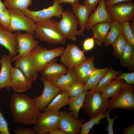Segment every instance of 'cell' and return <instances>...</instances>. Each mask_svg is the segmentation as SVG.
<instances>
[{
	"label": "cell",
	"instance_id": "cell-17",
	"mask_svg": "<svg viewBox=\"0 0 134 134\" xmlns=\"http://www.w3.org/2000/svg\"><path fill=\"white\" fill-rule=\"evenodd\" d=\"M68 69L64 65L58 63L55 59L47 64L41 72L42 76L53 84L62 76L66 73Z\"/></svg>",
	"mask_w": 134,
	"mask_h": 134
},
{
	"label": "cell",
	"instance_id": "cell-34",
	"mask_svg": "<svg viewBox=\"0 0 134 134\" xmlns=\"http://www.w3.org/2000/svg\"><path fill=\"white\" fill-rule=\"evenodd\" d=\"M120 27L122 34L128 42L134 46V32L130 27L129 21L121 23Z\"/></svg>",
	"mask_w": 134,
	"mask_h": 134
},
{
	"label": "cell",
	"instance_id": "cell-37",
	"mask_svg": "<svg viewBox=\"0 0 134 134\" xmlns=\"http://www.w3.org/2000/svg\"><path fill=\"white\" fill-rule=\"evenodd\" d=\"M110 110L108 109L104 113V114L108 122V126L107 129V133L108 134H113V125L117 116V115H115L113 118H110Z\"/></svg>",
	"mask_w": 134,
	"mask_h": 134
},
{
	"label": "cell",
	"instance_id": "cell-42",
	"mask_svg": "<svg viewBox=\"0 0 134 134\" xmlns=\"http://www.w3.org/2000/svg\"><path fill=\"white\" fill-rule=\"evenodd\" d=\"M13 131L15 134H37L34 129L31 128H23L17 127L14 129Z\"/></svg>",
	"mask_w": 134,
	"mask_h": 134
},
{
	"label": "cell",
	"instance_id": "cell-14",
	"mask_svg": "<svg viewBox=\"0 0 134 134\" xmlns=\"http://www.w3.org/2000/svg\"><path fill=\"white\" fill-rule=\"evenodd\" d=\"M15 34L18 41L17 54L12 58V62H15L21 56L30 54L32 50L39 43L38 42L34 39V36L30 33H24L17 32Z\"/></svg>",
	"mask_w": 134,
	"mask_h": 134
},
{
	"label": "cell",
	"instance_id": "cell-44",
	"mask_svg": "<svg viewBox=\"0 0 134 134\" xmlns=\"http://www.w3.org/2000/svg\"><path fill=\"white\" fill-rule=\"evenodd\" d=\"M133 0H106L105 2L106 7L112 6L115 4L126 1Z\"/></svg>",
	"mask_w": 134,
	"mask_h": 134
},
{
	"label": "cell",
	"instance_id": "cell-48",
	"mask_svg": "<svg viewBox=\"0 0 134 134\" xmlns=\"http://www.w3.org/2000/svg\"><path fill=\"white\" fill-rule=\"evenodd\" d=\"M6 9L4 3L1 0H0V12L4 11Z\"/></svg>",
	"mask_w": 134,
	"mask_h": 134
},
{
	"label": "cell",
	"instance_id": "cell-40",
	"mask_svg": "<svg viewBox=\"0 0 134 134\" xmlns=\"http://www.w3.org/2000/svg\"><path fill=\"white\" fill-rule=\"evenodd\" d=\"M118 76L126 81V83L133 85L134 84V72L120 73Z\"/></svg>",
	"mask_w": 134,
	"mask_h": 134
},
{
	"label": "cell",
	"instance_id": "cell-13",
	"mask_svg": "<svg viewBox=\"0 0 134 134\" xmlns=\"http://www.w3.org/2000/svg\"><path fill=\"white\" fill-rule=\"evenodd\" d=\"M59 128L66 134H80L82 118L75 117L69 112L65 110L59 111Z\"/></svg>",
	"mask_w": 134,
	"mask_h": 134
},
{
	"label": "cell",
	"instance_id": "cell-30",
	"mask_svg": "<svg viewBox=\"0 0 134 134\" xmlns=\"http://www.w3.org/2000/svg\"><path fill=\"white\" fill-rule=\"evenodd\" d=\"M121 73L120 70L116 71L112 67L109 68L93 91L98 92H101L114 78Z\"/></svg>",
	"mask_w": 134,
	"mask_h": 134
},
{
	"label": "cell",
	"instance_id": "cell-9",
	"mask_svg": "<svg viewBox=\"0 0 134 134\" xmlns=\"http://www.w3.org/2000/svg\"><path fill=\"white\" fill-rule=\"evenodd\" d=\"M40 113L34 129L37 134H47L51 130L59 128V113L45 111Z\"/></svg>",
	"mask_w": 134,
	"mask_h": 134
},
{
	"label": "cell",
	"instance_id": "cell-6",
	"mask_svg": "<svg viewBox=\"0 0 134 134\" xmlns=\"http://www.w3.org/2000/svg\"><path fill=\"white\" fill-rule=\"evenodd\" d=\"M11 19L9 29L11 31H23L34 35L36 27L35 22L19 9H7Z\"/></svg>",
	"mask_w": 134,
	"mask_h": 134
},
{
	"label": "cell",
	"instance_id": "cell-25",
	"mask_svg": "<svg viewBox=\"0 0 134 134\" xmlns=\"http://www.w3.org/2000/svg\"><path fill=\"white\" fill-rule=\"evenodd\" d=\"M69 97L67 90L63 91L61 94H58L53 99L43 111L59 112L61 108L68 104Z\"/></svg>",
	"mask_w": 134,
	"mask_h": 134
},
{
	"label": "cell",
	"instance_id": "cell-33",
	"mask_svg": "<svg viewBox=\"0 0 134 134\" xmlns=\"http://www.w3.org/2000/svg\"><path fill=\"white\" fill-rule=\"evenodd\" d=\"M105 117L103 113L100 114L97 116L91 118L89 121L82 124L80 130V134H88L91 130L95 125L100 123V121Z\"/></svg>",
	"mask_w": 134,
	"mask_h": 134
},
{
	"label": "cell",
	"instance_id": "cell-11",
	"mask_svg": "<svg viewBox=\"0 0 134 134\" xmlns=\"http://www.w3.org/2000/svg\"><path fill=\"white\" fill-rule=\"evenodd\" d=\"M63 11L62 6L54 1L52 5L47 8L36 11L28 9L24 13L26 16L37 23L51 19L53 17H60Z\"/></svg>",
	"mask_w": 134,
	"mask_h": 134
},
{
	"label": "cell",
	"instance_id": "cell-2",
	"mask_svg": "<svg viewBox=\"0 0 134 134\" xmlns=\"http://www.w3.org/2000/svg\"><path fill=\"white\" fill-rule=\"evenodd\" d=\"M58 22L50 19L37 22L34 34L39 40L48 43L63 44L66 39L61 33L58 26Z\"/></svg>",
	"mask_w": 134,
	"mask_h": 134
},
{
	"label": "cell",
	"instance_id": "cell-47",
	"mask_svg": "<svg viewBox=\"0 0 134 134\" xmlns=\"http://www.w3.org/2000/svg\"><path fill=\"white\" fill-rule=\"evenodd\" d=\"M49 133V134H66L60 128L52 130Z\"/></svg>",
	"mask_w": 134,
	"mask_h": 134
},
{
	"label": "cell",
	"instance_id": "cell-22",
	"mask_svg": "<svg viewBox=\"0 0 134 134\" xmlns=\"http://www.w3.org/2000/svg\"><path fill=\"white\" fill-rule=\"evenodd\" d=\"M94 56L89 57L73 69L78 81L85 84L89 76L96 68L94 65Z\"/></svg>",
	"mask_w": 134,
	"mask_h": 134
},
{
	"label": "cell",
	"instance_id": "cell-7",
	"mask_svg": "<svg viewBox=\"0 0 134 134\" xmlns=\"http://www.w3.org/2000/svg\"><path fill=\"white\" fill-rule=\"evenodd\" d=\"M109 15L112 20L120 23L132 20L134 17V2L126 1L106 7Z\"/></svg>",
	"mask_w": 134,
	"mask_h": 134
},
{
	"label": "cell",
	"instance_id": "cell-38",
	"mask_svg": "<svg viewBox=\"0 0 134 134\" xmlns=\"http://www.w3.org/2000/svg\"><path fill=\"white\" fill-rule=\"evenodd\" d=\"M0 133L1 134H9L8 123L0 110Z\"/></svg>",
	"mask_w": 134,
	"mask_h": 134
},
{
	"label": "cell",
	"instance_id": "cell-16",
	"mask_svg": "<svg viewBox=\"0 0 134 134\" xmlns=\"http://www.w3.org/2000/svg\"><path fill=\"white\" fill-rule=\"evenodd\" d=\"M32 84L20 69L15 66L12 67L10 87L14 92L21 93L25 92L31 88Z\"/></svg>",
	"mask_w": 134,
	"mask_h": 134
},
{
	"label": "cell",
	"instance_id": "cell-29",
	"mask_svg": "<svg viewBox=\"0 0 134 134\" xmlns=\"http://www.w3.org/2000/svg\"><path fill=\"white\" fill-rule=\"evenodd\" d=\"M87 91L85 90L81 95L78 96L70 97L68 104L69 106V111L76 118H78L79 112L82 106Z\"/></svg>",
	"mask_w": 134,
	"mask_h": 134
},
{
	"label": "cell",
	"instance_id": "cell-1",
	"mask_svg": "<svg viewBox=\"0 0 134 134\" xmlns=\"http://www.w3.org/2000/svg\"><path fill=\"white\" fill-rule=\"evenodd\" d=\"M13 121L25 125H35L41 112L30 96L13 92L9 104Z\"/></svg>",
	"mask_w": 134,
	"mask_h": 134
},
{
	"label": "cell",
	"instance_id": "cell-27",
	"mask_svg": "<svg viewBox=\"0 0 134 134\" xmlns=\"http://www.w3.org/2000/svg\"><path fill=\"white\" fill-rule=\"evenodd\" d=\"M120 24L121 23L114 20L110 22L109 30L103 44L104 47H107L112 45L117 38L122 34Z\"/></svg>",
	"mask_w": 134,
	"mask_h": 134
},
{
	"label": "cell",
	"instance_id": "cell-28",
	"mask_svg": "<svg viewBox=\"0 0 134 134\" xmlns=\"http://www.w3.org/2000/svg\"><path fill=\"white\" fill-rule=\"evenodd\" d=\"M124 82V80L116 76L102 90V95L108 98L111 97L117 93Z\"/></svg>",
	"mask_w": 134,
	"mask_h": 134
},
{
	"label": "cell",
	"instance_id": "cell-23",
	"mask_svg": "<svg viewBox=\"0 0 134 134\" xmlns=\"http://www.w3.org/2000/svg\"><path fill=\"white\" fill-rule=\"evenodd\" d=\"M110 22L99 23L92 27L91 30L95 37V42L98 45L101 46L104 42L110 29Z\"/></svg>",
	"mask_w": 134,
	"mask_h": 134
},
{
	"label": "cell",
	"instance_id": "cell-35",
	"mask_svg": "<svg viewBox=\"0 0 134 134\" xmlns=\"http://www.w3.org/2000/svg\"><path fill=\"white\" fill-rule=\"evenodd\" d=\"M85 84L78 80L73 83L67 90L71 97H76L81 95L85 90Z\"/></svg>",
	"mask_w": 134,
	"mask_h": 134
},
{
	"label": "cell",
	"instance_id": "cell-10",
	"mask_svg": "<svg viewBox=\"0 0 134 134\" xmlns=\"http://www.w3.org/2000/svg\"><path fill=\"white\" fill-rule=\"evenodd\" d=\"M84 52L74 44H68L61 56V62L68 69H73L86 59Z\"/></svg>",
	"mask_w": 134,
	"mask_h": 134
},
{
	"label": "cell",
	"instance_id": "cell-19",
	"mask_svg": "<svg viewBox=\"0 0 134 134\" xmlns=\"http://www.w3.org/2000/svg\"><path fill=\"white\" fill-rule=\"evenodd\" d=\"M105 0H101L95 11L91 14L86 26L87 30H91L92 27L96 24L105 22H111L113 21L107 12Z\"/></svg>",
	"mask_w": 134,
	"mask_h": 134
},
{
	"label": "cell",
	"instance_id": "cell-49",
	"mask_svg": "<svg viewBox=\"0 0 134 134\" xmlns=\"http://www.w3.org/2000/svg\"></svg>",
	"mask_w": 134,
	"mask_h": 134
},
{
	"label": "cell",
	"instance_id": "cell-46",
	"mask_svg": "<svg viewBox=\"0 0 134 134\" xmlns=\"http://www.w3.org/2000/svg\"><path fill=\"white\" fill-rule=\"evenodd\" d=\"M80 0H54V1H56L59 3H67L70 4L71 5H74L79 2Z\"/></svg>",
	"mask_w": 134,
	"mask_h": 134
},
{
	"label": "cell",
	"instance_id": "cell-5",
	"mask_svg": "<svg viewBox=\"0 0 134 134\" xmlns=\"http://www.w3.org/2000/svg\"><path fill=\"white\" fill-rule=\"evenodd\" d=\"M64 49V47H61L48 49L38 45L32 50L30 55L34 60L37 71L39 72L48 63L61 56Z\"/></svg>",
	"mask_w": 134,
	"mask_h": 134
},
{
	"label": "cell",
	"instance_id": "cell-12",
	"mask_svg": "<svg viewBox=\"0 0 134 134\" xmlns=\"http://www.w3.org/2000/svg\"><path fill=\"white\" fill-rule=\"evenodd\" d=\"M41 80L44 86L42 93L39 96L33 99L41 111H43L53 99L62 91L50 82L44 76H42Z\"/></svg>",
	"mask_w": 134,
	"mask_h": 134
},
{
	"label": "cell",
	"instance_id": "cell-18",
	"mask_svg": "<svg viewBox=\"0 0 134 134\" xmlns=\"http://www.w3.org/2000/svg\"><path fill=\"white\" fill-rule=\"evenodd\" d=\"M0 45L8 51L9 55L13 57L17 54L18 41L15 34L9 29L0 25Z\"/></svg>",
	"mask_w": 134,
	"mask_h": 134
},
{
	"label": "cell",
	"instance_id": "cell-24",
	"mask_svg": "<svg viewBox=\"0 0 134 134\" xmlns=\"http://www.w3.org/2000/svg\"><path fill=\"white\" fill-rule=\"evenodd\" d=\"M78 80L75 71L72 69H68L67 73L62 76L53 84L62 91L67 90L71 85Z\"/></svg>",
	"mask_w": 134,
	"mask_h": 134
},
{
	"label": "cell",
	"instance_id": "cell-3",
	"mask_svg": "<svg viewBox=\"0 0 134 134\" xmlns=\"http://www.w3.org/2000/svg\"><path fill=\"white\" fill-rule=\"evenodd\" d=\"M99 93L90 90L85 95L81 108L91 118L104 113L108 108V98Z\"/></svg>",
	"mask_w": 134,
	"mask_h": 134
},
{
	"label": "cell",
	"instance_id": "cell-20",
	"mask_svg": "<svg viewBox=\"0 0 134 134\" xmlns=\"http://www.w3.org/2000/svg\"><path fill=\"white\" fill-rule=\"evenodd\" d=\"M12 57L10 55H3L0 60V88H5L8 91L10 88L11 70L12 67Z\"/></svg>",
	"mask_w": 134,
	"mask_h": 134
},
{
	"label": "cell",
	"instance_id": "cell-45",
	"mask_svg": "<svg viewBox=\"0 0 134 134\" xmlns=\"http://www.w3.org/2000/svg\"><path fill=\"white\" fill-rule=\"evenodd\" d=\"M123 132V134H134V123L128 127L124 128Z\"/></svg>",
	"mask_w": 134,
	"mask_h": 134
},
{
	"label": "cell",
	"instance_id": "cell-8",
	"mask_svg": "<svg viewBox=\"0 0 134 134\" xmlns=\"http://www.w3.org/2000/svg\"><path fill=\"white\" fill-rule=\"evenodd\" d=\"M61 17L58 23L61 34L66 39L76 40L77 36L80 35V34L77 30L78 22L72 12L68 10L63 11Z\"/></svg>",
	"mask_w": 134,
	"mask_h": 134
},
{
	"label": "cell",
	"instance_id": "cell-21",
	"mask_svg": "<svg viewBox=\"0 0 134 134\" xmlns=\"http://www.w3.org/2000/svg\"><path fill=\"white\" fill-rule=\"evenodd\" d=\"M72 8L73 13L80 28L79 30L80 36H83L92 11L88 6L84 4H81L79 2L72 5Z\"/></svg>",
	"mask_w": 134,
	"mask_h": 134
},
{
	"label": "cell",
	"instance_id": "cell-36",
	"mask_svg": "<svg viewBox=\"0 0 134 134\" xmlns=\"http://www.w3.org/2000/svg\"><path fill=\"white\" fill-rule=\"evenodd\" d=\"M11 23V19L7 9L0 12V25L9 29Z\"/></svg>",
	"mask_w": 134,
	"mask_h": 134
},
{
	"label": "cell",
	"instance_id": "cell-26",
	"mask_svg": "<svg viewBox=\"0 0 134 134\" xmlns=\"http://www.w3.org/2000/svg\"><path fill=\"white\" fill-rule=\"evenodd\" d=\"M122 66L134 69V46L128 42L119 59Z\"/></svg>",
	"mask_w": 134,
	"mask_h": 134
},
{
	"label": "cell",
	"instance_id": "cell-4",
	"mask_svg": "<svg viewBox=\"0 0 134 134\" xmlns=\"http://www.w3.org/2000/svg\"><path fill=\"white\" fill-rule=\"evenodd\" d=\"M115 108L134 109V86L124 83L117 93L109 100L108 109L111 111Z\"/></svg>",
	"mask_w": 134,
	"mask_h": 134
},
{
	"label": "cell",
	"instance_id": "cell-43",
	"mask_svg": "<svg viewBox=\"0 0 134 134\" xmlns=\"http://www.w3.org/2000/svg\"><path fill=\"white\" fill-rule=\"evenodd\" d=\"M101 0H84L83 4L88 6L92 12L95 10Z\"/></svg>",
	"mask_w": 134,
	"mask_h": 134
},
{
	"label": "cell",
	"instance_id": "cell-41",
	"mask_svg": "<svg viewBox=\"0 0 134 134\" xmlns=\"http://www.w3.org/2000/svg\"><path fill=\"white\" fill-rule=\"evenodd\" d=\"M95 37L94 36L92 37L86 39L83 43V50L85 51H88L92 49L94 47L95 44Z\"/></svg>",
	"mask_w": 134,
	"mask_h": 134
},
{
	"label": "cell",
	"instance_id": "cell-15",
	"mask_svg": "<svg viewBox=\"0 0 134 134\" xmlns=\"http://www.w3.org/2000/svg\"><path fill=\"white\" fill-rule=\"evenodd\" d=\"M15 62V67L20 69L31 84L37 79L38 72L33 59L30 54L21 56Z\"/></svg>",
	"mask_w": 134,
	"mask_h": 134
},
{
	"label": "cell",
	"instance_id": "cell-31",
	"mask_svg": "<svg viewBox=\"0 0 134 134\" xmlns=\"http://www.w3.org/2000/svg\"><path fill=\"white\" fill-rule=\"evenodd\" d=\"M32 3V0H4V3L7 9H17L24 12Z\"/></svg>",
	"mask_w": 134,
	"mask_h": 134
},
{
	"label": "cell",
	"instance_id": "cell-32",
	"mask_svg": "<svg viewBox=\"0 0 134 134\" xmlns=\"http://www.w3.org/2000/svg\"><path fill=\"white\" fill-rule=\"evenodd\" d=\"M128 42L121 34L112 44L113 47V55L116 58L119 59Z\"/></svg>",
	"mask_w": 134,
	"mask_h": 134
},
{
	"label": "cell",
	"instance_id": "cell-39",
	"mask_svg": "<svg viewBox=\"0 0 134 134\" xmlns=\"http://www.w3.org/2000/svg\"><path fill=\"white\" fill-rule=\"evenodd\" d=\"M109 68L107 67L102 69H98L96 68L95 70L94 84L95 88Z\"/></svg>",
	"mask_w": 134,
	"mask_h": 134
}]
</instances>
